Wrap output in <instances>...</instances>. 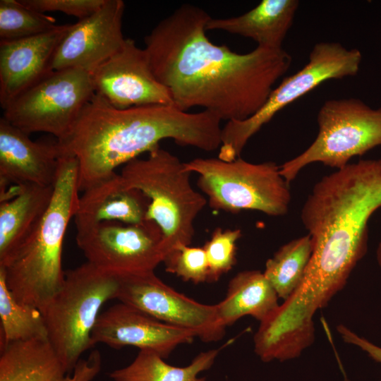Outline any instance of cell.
I'll return each instance as SVG.
<instances>
[{
	"instance_id": "ac0fdd59",
	"label": "cell",
	"mask_w": 381,
	"mask_h": 381,
	"mask_svg": "<svg viewBox=\"0 0 381 381\" xmlns=\"http://www.w3.org/2000/svg\"><path fill=\"white\" fill-rule=\"evenodd\" d=\"M62 150L58 141H32L29 135L0 119V192L15 186L54 185Z\"/></svg>"
},
{
	"instance_id": "7a4b0ae2",
	"label": "cell",
	"mask_w": 381,
	"mask_h": 381,
	"mask_svg": "<svg viewBox=\"0 0 381 381\" xmlns=\"http://www.w3.org/2000/svg\"><path fill=\"white\" fill-rule=\"evenodd\" d=\"M221 122L211 111L191 113L174 105L116 109L95 93L66 138L58 143L77 159L78 186L83 192L162 140L205 152L218 150Z\"/></svg>"
},
{
	"instance_id": "8992f818",
	"label": "cell",
	"mask_w": 381,
	"mask_h": 381,
	"mask_svg": "<svg viewBox=\"0 0 381 381\" xmlns=\"http://www.w3.org/2000/svg\"><path fill=\"white\" fill-rule=\"evenodd\" d=\"M119 277L86 262L65 271L61 289L42 312L47 340L66 370L72 373L87 349L102 305L116 298Z\"/></svg>"
},
{
	"instance_id": "8fae6325",
	"label": "cell",
	"mask_w": 381,
	"mask_h": 381,
	"mask_svg": "<svg viewBox=\"0 0 381 381\" xmlns=\"http://www.w3.org/2000/svg\"><path fill=\"white\" fill-rule=\"evenodd\" d=\"M75 239L87 262L117 277L154 272L166 255L160 229L148 220L99 223L77 232Z\"/></svg>"
},
{
	"instance_id": "d6986e66",
	"label": "cell",
	"mask_w": 381,
	"mask_h": 381,
	"mask_svg": "<svg viewBox=\"0 0 381 381\" xmlns=\"http://www.w3.org/2000/svg\"><path fill=\"white\" fill-rule=\"evenodd\" d=\"M148 199L128 188L116 172L87 188L80 196L73 217L77 232L99 223L119 222L128 224L145 221Z\"/></svg>"
},
{
	"instance_id": "603a6c76",
	"label": "cell",
	"mask_w": 381,
	"mask_h": 381,
	"mask_svg": "<svg viewBox=\"0 0 381 381\" xmlns=\"http://www.w3.org/2000/svg\"><path fill=\"white\" fill-rule=\"evenodd\" d=\"M232 341L229 340L219 348L200 353L185 367L169 365L152 351L140 350L131 364L113 370L109 376L113 381H205L199 374L209 370L219 352Z\"/></svg>"
},
{
	"instance_id": "4fadbf2b",
	"label": "cell",
	"mask_w": 381,
	"mask_h": 381,
	"mask_svg": "<svg viewBox=\"0 0 381 381\" xmlns=\"http://www.w3.org/2000/svg\"><path fill=\"white\" fill-rule=\"evenodd\" d=\"M91 74L95 93L116 109L174 105L169 91L156 78L145 49L131 39L126 38Z\"/></svg>"
},
{
	"instance_id": "3957f363",
	"label": "cell",
	"mask_w": 381,
	"mask_h": 381,
	"mask_svg": "<svg viewBox=\"0 0 381 381\" xmlns=\"http://www.w3.org/2000/svg\"><path fill=\"white\" fill-rule=\"evenodd\" d=\"M381 208V159H362L313 186L301 219L313 242L301 290L329 301L342 290L368 250V221Z\"/></svg>"
},
{
	"instance_id": "52a82bcc",
	"label": "cell",
	"mask_w": 381,
	"mask_h": 381,
	"mask_svg": "<svg viewBox=\"0 0 381 381\" xmlns=\"http://www.w3.org/2000/svg\"><path fill=\"white\" fill-rule=\"evenodd\" d=\"M184 165L198 174V186L212 208L232 213L256 210L273 217L289 211V183L274 162L255 164L241 157L231 162L195 158Z\"/></svg>"
},
{
	"instance_id": "9c48e42d",
	"label": "cell",
	"mask_w": 381,
	"mask_h": 381,
	"mask_svg": "<svg viewBox=\"0 0 381 381\" xmlns=\"http://www.w3.org/2000/svg\"><path fill=\"white\" fill-rule=\"evenodd\" d=\"M318 133L302 153L279 166L290 183L307 165L320 162L339 169L351 158L381 145V107L372 109L361 99H329L317 116Z\"/></svg>"
},
{
	"instance_id": "9a60e30c",
	"label": "cell",
	"mask_w": 381,
	"mask_h": 381,
	"mask_svg": "<svg viewBox=\"0 0 381 381\" xmlns=\"http://www.w3.org/2000/svg\"><path fill=\"white\" fill-rule=\"evenodd\" d=\"M197 334L164 323L120 302L99 314L91 334L92 346L103 343L114 349L126 346L152 351L164 359L179 345L190 344Z\"/></svg>"
},
{
	"instance_id": "d4e9b609",
	"label": "cell",
	"mask_w": 381,
	"mask_h": 381,
	"mask_svg": "<svg viewBox=\"0 0 381 381\" xmlns=\"http://www.w3.org/2000/svg\"><path fill=\"white\" fill-rule=\"evenodd\" d=\"M313 251V242L307 234L283 245L267 260L264 275L283 301L300 285Z\"/></svg>"
},
{
	"instance_id": "7402d4cb",
	"label": "cell",
	"mask_w": 381,
	"mask_h": 381,
	"mask_svg": "<svg viewBox=\"0 0 381 381\" xmlns=\"http://www.w3.org/2000/svg\"><path fill=\"white\" fill-rule=\"evenodd\" d=\"M279 297L263 272L244 270L229 281L225 298L217 303V320L222 327L250 315L261 322L279 306Z\"/></svg>"
},
{
	"instance_id": "83f0119b",
	"label": "cell",
	"mask_w": 381,
	"mask_h": 381,
	"mask_svg": "<svg viewBox=\"0 0 381 381\" xmlns=\"http://www.w3.org/2000/svg\"><path fill=\"white\" fill-rule=\"evenodd\" d=\"M163 263L167 272L175 274L185 282H208L209 264L203 247L179 245L166 255Z\"/></svg>"
},
{
	"instance_id": "30bf717a",
	"label": "cell",
	"mask_w": 381,
	"mask_h": 381,
	"mask_svg": "<svg viewBox=\"0 0 381 381\" xmlns=\"http://www.w3.org/2000/svg\"><path fill=\"white\" fill-rule=\"evenodd\" d=\"M95 93L90 72L52 71L11 101L3 117L28 135L48 133L61 142Z\"/></svg>"
},
{
	"instance_id": "7c38bea8",
	"label": "cell",
	"mask_w": 381,
	"mask_h": 381,
	"mask_svg": "<svg viewBox=\"0 0 381 381\" xmlns=\"http://www.w3.org/2000/svg\"><path fill=\"white\" fill-rule=\"evenodd\" d=\"M116 299L164 323L194 331L205 342L220 340L225 329L217 320V305L199 303L179 293L154 272L119 277Z\"/></svg>"
},
{
	"instance_id": "ffe728a7",
	"label": "cell",
	"mask_w": 381,
	"mask_h": 381,
	"mask_svg": "<svg viewBox=\"0 0 381 381\" xmlns=\"http://www.w3.org/2000/svg\"><path fill=\"white\" fill-rule=\"evenodd\" d=\"M298 6V0H262L240 16L210 18L206 30H222L249 38L259 47L280 49Z\"/></svg>"
},
{
	"instance_id": "277c9868",
	"label": "cell",
	"mask_w": 381,
	"mask_h": 381,
	"mask_svg": "<svg viewBox=\"0 0 381 381\" xmlns=\"http://www.w3.org/2000/svg\"><path fill=\"white\" fill-rule=\"evenodd\" d=\"M79 191L78 162L62 152L47 210L33 232L0 262L14 297L41 312L64 282L62 246L68 225L78 209Z\"/></svg>"
},
{
	"instance_id": "484cf974",
	"label": "cell",
	"mask_w": 381,
	"mask_h": 381,
	"mask_svg": "<svg viewBox=\"0 0 381 381\" xmlns=\"http://www.w3.org/2000/svg\"><path fill=\"white\" fill-rule=\"evenodd\" d=\"M56 25L54 18L27 7L20 0L0 1V41L37 35Z\"/></svg>"
},
{
	"instance_id": "f1b7e54d",
	"label": "cell",
	"mask_w": 381,
	"mask_h": 381,
	"mask_svg": "<svg viewBox=\"0 0 381 381\" xmlns=\"http://www.w3.org/2000/svg\"><path fill=\"white\" fill-rule=\"evenodd\" d=\"M106 0H20L27 7L40 12L59 11L83 19L96 12Z\"/></svg>"
},
{
	"instance_id": "6da1fadb",
	"label": "cell",
	"mask_w": 381,
	"mask_h": 381,
	"mask_svg": "<svg viewBox=\"0 0 381 381\" xmlns=\"http://www.w3.org/2000/svg\"><path fill=\"white\" fill-rule=\"evenodd\" d=\"M210 18L198 6L183 4L145 37L144 49L177 109L201 107L222 121H243L264 105L292 58L283 48L257 46L239 54L216 45L206 35Z\"/></svg>"
},
{
	"instance_id": "1f68e13d",
	"label": "cell",
	"mask_w": 381,
	"mask_h": 381,
	"mask_svg": "<svg viewBox=\"0 0 381 381\" xmlns=\"http://www.w3.org/2000/svg\"><path fill=\"white\" fill-rule=\"evenodd\" d=\"M344 381H350V380H348L347 377L345 376V377H344Z\"/></svg>"
},
{
	"instance_id": "cb8c5ba5",
	"label": "cell",
	"mask_w": 381,
	"mask_h": 381,
	"mask_svg": "<svg viewBox=\"0 0 381 381\" xmlns=\"http://www.w3.org/2000/svg\"><path fill=\"white\" fill-rule=\"evenodd\" d=\"M0 348L18 341L47 339L42 312L14 297L7 286L2 267H0Z\"/></svg>"
},
{
	"instance_id": "4dcf8cb0",
	"label": "cell",
	"mask_w": 381,
	"mask_h": 381,
	"mask_svg": "<svg viewBox=\"0 0 381 381\" xmlns=\"http://www.w3.org/2000/svg\"><path fill=\"white\" fill-rule=\"evenodd\" d=\"M376 260L378 265L381 267V240L380 241L376 250Z\"/></svg>"
},
{
	"instance_id": "5bb4252c",
	"label": "cell",
	"mask_w": 381,
	"mask_h": 381,
	"mask_svg": "<svg viewBox=\"0 0 381 381\" xmlns=\"http://www.w3.org/2000/svg\"><path fill=\"white\" fill-rule=\"evenodd\" d=\"M124 8L122 0H106L96 12L71 24L55 52L52 69L92 73L123 45Z\"/></svg>"
},
{
	"instance_id": "2e32d148",
	"label": "cell",
	"mask_w": 381,
	"mask_h": 381,
	"mask_svg": "<svg viewBox=\"0 0 381 381\" xmlns=\"http://www.w3.org/2000/svg\"><path fill=\"white\" fill-rule=\"evenodd\" d=\"M71 25H57L47 32L23 39L0 41V104L3 109L53 71L54 55Z\"/></svg>"
},
{
	"instance_id": "e0dca14e",
	"label": "cell",
	"mask_w": 381,
	"mask_h": 381,
	"mask_svg": "<svg viewBox=\"0 0 381 381\" xmlns=\"http://www.w3.org/2000/svg\"><path fill=\"white\" fill-rule=\"evenodd\" d=\"M101 364L94 350L70 374L47 339L18 341L1 348L0 381H92Z\"/></svg>"
},
{
	"instance_id": "4316f807",
	"label": "cell",
	"mask_w": 381,
	"mask_h": 381,
	"mask_svg": "<svg viewBox=\"0 0 381 381\" xmlns=\"http://www.w3.org/2000/svg\"><path fill=\"white\" fill-rule=\"evenodd\" d=\"M240 229L216 228L211 238L202 246L209 264L207 282H217L236 262V243L241 237Z\"/></svg>"
},
{
	"instance_id": "44dd1931",
	"label": "cell",
	"mask_w": 381,
	"mask_h": 381,
	"mask_svg": "<svg viewBox=\"0 0 381 381\" xmlns=\"http://www.w3.org/2000/svg\"><path fill=\"white\" fill-rule=\"evenodd\" d=\"M54 185L18 186L11 198L0 201V262L35 229L47 210Z\"/></svg>"
},
{
	"instance_id": "f546056e",
	"label": "cell",
	"mask_w": 381,
	"mask_h": 381,
	"mask_svg": "<svg viewBox=\"0 0 381 381\" xmlns=\"http://www.w3.org/2000/svg\"><path fill=\"white\" fill-rule=\"evenodd\" d=\"M337 330L346 343L358 346L372 359L381 363V347L360 337L344 325H337Z\"/></svg>"
},
{
	"instance_id": "ba28073f",
	"label": "cell",
	"mask_w": 381,
	"mask_h": 381,
	"mask_svg": "<svg viewBox=\"0 0 381 381\" xmlns=\"http://www.w3.org/2000/svg\"><path fill=\"white\" fill-rule=\"evenodd\" d=\"M361 60L362 54L356 48L349 49L335 42L316 43L308 63L284 78L255 114L243 121L226 122L222 129L218 158L231 162L241 157L249 139L280 110L327 80L356 75Z\"/></svg>"
},
{
	"instance_id": "5b68a950",
	"label": "cell",
	"mask_w": 381,
	"mask_h": 381,
	"mask_svg": "<svg viewBox=\"0 0 381 381\" xmlns=\"http://www.w3.org/2000/svg\"><path fill=\"white\" fill-rule=\"evenodd\" d=\"M184 162L159 145L145 159L135 158L121 169L125 184L140 191L149 200L145 220L160 229L166 255L179 245L190 246L194 222L204 209L206 198L195 190Z\"/></svg>"
}]
</instances>
